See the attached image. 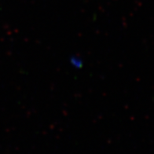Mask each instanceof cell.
<instances>
[{"mask_svg":"<svg viewBox=\"0 0 154 154\" xmlns=\"http://www.w3.org/2000/svg\"><path fill=\"white\" fill-rule=\"evenodd\" d=\"M70 64L75 69H81L83 67V61L79 57H72L70 59Z\"/></svg>","mask_w":154,"mask_h":154,"instance_id":"obj_1","label":"cell"}]
</instances>
